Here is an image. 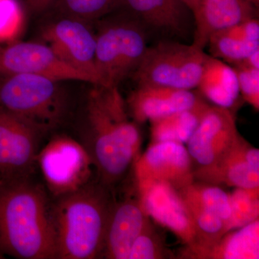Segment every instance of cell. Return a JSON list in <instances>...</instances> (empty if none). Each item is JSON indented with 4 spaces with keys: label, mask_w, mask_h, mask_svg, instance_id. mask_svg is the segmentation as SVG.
<instances>
[{
    "label": "cell",
    "mask_w": 259,
    "mask_h": 259,
    "mask_svg": "<svg viewBox=\"0 0 259 259\" xmlns=\"http://www.w3.org/2000/svg\"><path fill=\"white\" fill-rule=\"evenodd\" d=\"M44 134L26 121L0 109V181L30 178Z\"/></svg>",
    "instance_id": "obj_8"
},
{
    "label": "cell",
    "mask_w": 259,
    "mask_h": 259,
    "mask_svg": "<svg viewBox=\"0 0 259 259\" xmlns=\"http://www.w3.org/2000/svg\"><path fill=\"white\" fill-rule=\"evenodd\" d=\"M56 0H23L24 6L32 14H41L49 11Z\"/></svg>",
    "instance_id": "obj_29"
},
{
    "label": "cell",
    "mask_w": 259,
    "mask_h": 259,
    "mask_svg": "<svg viewBox=\"0 0 259 259\" xmlns=\"http://www.w3.org/2000/svg\"><path fill=\"white\" fill-rule=\"evenodd\" d=\"M258 10L259 0H199L192 12L195 23L192 44L204 49L214 32L258 18Z\"/></svg>",
    "instance_id": "obj_16"
},
{
    "label": "cell",
    "mask_w": 259,
    "mask_h": 259,
    "mask_svg": "<svg viewBox=\"0 0 259 259\" xmlns=\"http://www.w3.org/2000/svg\"><path fill=\"white\" fill-rule=\"evenodd\" d=\"M231 216L228 231L238 229L259 218V188H236L230 194Z\"/></svg>",
    "instance_id": "obj_25"
},
{
    "label": "cell",
    "mask_w": 259,
    "mask_h": 259,
    "mask_svg": "<svg viewBox=\"0 0 259 259\" xmlns=\"http://www.w3.org/2000/svg\"><path fill=\"white\" fill-rule=\"evenodd\" d=\"M0 74L37 75L61 81H84L98 85L93 76L65 62L47 44L13 42L0 49Z\"/></svg>",
    "instance_id": "obj_9"
},
{
    "label": "cell",
    "mask_w": 259,
    "mask_h": 259,
    "mask_svg": "<svg viewBox=\"0 0 259 259\" xmlns=\"http://www.w3.org/2000/svg\"><path fill=\"white\" fill-rule=\"evenodd\" d=\"M129 115L117 86L94 85L85 107L81 144L99 180L109 188L125 176L140 155L142 136Z\"/></svg>",
    "instance_id": "obj_1"
},
{
    "label": "cell",
    "mask_w": 259,
    "mask_h": 259,
    "mask_svg": "<svg viewBox=\"0 0 259 259\" xmlns=\"http://www.w3.org/2000/svg\"><path fill=\"white\" fill-rule=\"evenodd\" d=\"M23 7L17 0H0V45L15 41L24 26Z\"/></svg>",
    "instance_id": "obj_27"
},
{
    "label": "cell",
    "mask_w": 259,
    "mask_h": 259,
    "mask_svg": "<svg viewBox=\"0 0 259 259\" xmlns=\"http://www.w3.org/2000/svg\"><path fill=\"white\" fill-rule=\"evenodd\" d=\"M207 46L211 56L233 65L241 62L259 51V41H248L230 36L222 30L209 37Z\"/></svg>",
    "instance_id": "obj_23"
},
{
    "label": "cell",
    "mask_w": 259,
    "mask_h": 259,
    "mask_svg": "<svg viewBox=\"0 0 259 259\" xmlns=\"http://www.w3.org/2000/svg\"><path fill=\"white\" fill-rule=\"evenodd\" d=\"M236 71L243 100L255 111L259 110V69L241 61L232 65Z\"/></svg>",
    "instance_id": "obj_28"
},
{
    "label": "cell",
    "mask_w": 259,
    "mask_h": 259,
    "mask_svg": "<svg viewBox=\"0 0 259 259\" xmlns=\"http://www.w3.org/2000/svg\"><path fill=\"white\" fill-rule=\"evenodd\" d=\"M149 218L138 190L134 197L119 202L114 200L107 221L102 258L128 259L131 247Z\"/></svg>",
    "instance_id": "obj_15"
},
{
    "label": "cell",
    "mask_w": 259,
    "mask_h": 259,
    "mask_svg": "<svg viewBox=\"0 0 259 259\" xmlns=\"http://www.w3.org/2000/svg\"><path fill=\"white\" fill-rule=\"evenodd\" d=\"M120 0H56L50 10L90 22L97 20L118 9Z\"/></svg>",
    "instance_id": "obj_24"
},
{
    "label": "cell",
    "mask_w": 259,
    "mask_h": 259,
    "mask_svg": "<svg viewBox=\"0 0 259 259\" xmlns=\"http://www.w3.org/2000/svg\"><path fill=\"white\" fill-rule=\"evenodd\" d=\"M4 255L3 254V253H0V258H4Z\"/></svg>",
    "instance_id": "obj_31"
},
{
    "label": "cell",
    "mask_w": 259,
    "mask_h": 259,
    "mask_svg": "<svg viewBox=\"0 0 259 259\" xmlns=\"http://www.w3.org/2000/svg\"><path fill=\"white\" fill-rule=\"evenodd\" d=\"M240 136L234 112L210 105L187 143L194 170L217 161Z\"/></svg>",
    "instance_id": "obj_12"
},
{
    "label": "cell",
    "mask_w": 259,
    "mask_h": 259,
    "mask_svg": "<svg viewBox=\"0 0 259 259\" xmlns=\"http://www.w3.org/2000/svg\"><path fill=\"white\" fill-rule=\"evenodd\" d=\"M134 168L137 190L164 183L179 190L194 182L190 153L180 143H151L136 160Z\"/></svg>",
    "instance_id": "obj_10"
},
{
    "label": "cell",
    "mask_w": 259,
    "mask_h": 259,
    "mask_svg": "<svg viewBox=\"0 0 259 259\" xmlns=\"http://www.w3.org/2000/svg\"><path fill=\"white\" fill-rule=\"evenodd\" d=\"M97 32L95 61L104 86H118L135 71L147 46L144 25L125 10Z\"/></svg>",
    "instance_id": "obj_5"
},
{
    "label": "cell",
    "mask_w": 259,
    "mask_h": 259,
    "mask_svg": "<svg viewBox=\"0 0 259 259\" xmlns=\"http://www.w3.org/2000/svg\"><path fill=\"white\" fill-rule=\"evenodd\" d=\"M209 106L202 98L190 108L150 120L151 143L188 142Z\"/></svg>",
    "instance_id": "obj_21"
},
{
    "label": "cell",
    "mask_w": 259,
    "mask_h": 259,
    "mask_svg": "<svg viewBox=\"0 0 259 259\" xmlns=\"http://www.w3.org/2000/svg\"><path fill=\"white\" fill-rule=\"evenodd\" d=\"M37 164L49 190L56 197L89 183L93 166L83 144L67 136L51 139L39 151Z\"/></svg>",
    "instance_id": "obj_7"
},
{
    "label": "cell",
    "mask_w": 259,
    "mask_h": 259,
    "mask_svg": "<svg viewBox=\"0 0 259 259\" xmlns=\"http://www.w3.org/2000/svg\"><path fill=\"white\" fill-rule=\"evenodd\" d=\"M59 15V18L42 32L44 40L65 62L93 76L98 85L104 86L95 61L96 37L86 25L88 22Z\"/></svg>",
    "instance_id": "obj_11"
},
{
    "label": "cell",
    "mask_w": 259,
    "mask_h": 259,
    "mask_svg": "<svg viewBox=\"0 0 259 259\" xmlns=\"http://www.w3.org/2000/svg\"><path fill=\"white\" fill-rule=\"evenodd\" d=\"M207 56L193 44L160 42L147 48L132 76L138 84L192 90L198 85Z\"/></svg>",
    "instance_id": "obj_6"
},
{
    "label": "cell",
    "mask_w": 259,
    "mask_h": 259,
    "mask_svg": "<svg viewBox=\"0 0 259 259\" xmlns=\"http://www.w3.org/2000/svg\"><path fill=\"white\" fill-rule=\"evenodd\" d=\"M113 201L110 188L100 182L58 197L51 206L55 258H102Z\"/></svg>",
    "instance_id": "obj_3"
},
{
    "label": "cell",
    "mask_w": 259,
    "mask_h": 259,
    "mask_svg": "<svg viewBox=\"0 0 259 259\" xmlns=\"http://www.w3.org/2000/svg\"><path fill=\"white\" fill-rule=\"evenodd\" d=\"M197 88L214 105L233 111L239 105V84L234 69L221 59L207 56Z\"/></svg>",
    "instance_id": "obj_20"
},
{
    "label": "cell",
    "mask_w": 259,
    "mask_h": 259,
    "mask_svg": "<svg viewBox=\"0 0 259 259\" xmlns=\"http://www.w3.org/2000/svg\"><path fill=\"white\" fill-rule=\"evenodd\" d=\"M137 190L148 217L169 230L184 245L193 243L196 237L193 222L176 189L156 183Z\"/></svg>",
    "instance_id": "obj_14"
},
{
    "label": "cell",
    "mask_w": 259,
    "mask_h": 259,
    "mask_svg": "<svg viewBox=\"0 0 259 259\" xmlns=\"http://www.w3.org/2000/svg\"><path fill=\"white\" fill-rule=\"evenodd\" d=\"M182 1L190 8L192 13L194 10L195 9L196 7H197V4H198L199 0H182Z\"/></svg>",
    "instance_id": "obj_30"
},
{
    "label": "cell",
    "mask_w": 259,
    "mask_h": 259,
    "mask_svg": "<svg viewBox=\"0 0 259 259\" xmlns=\"http://www.w3.org/2000/svg\"><path fill=\"white\" fill-rule=\"evenodd\" d=\"M194 181L236 188H259V151L240 136L227 152L209 166L194 170Z\"/></svg>",
    "instance_id": "obj_13"
},
{
    "label": "cell",
    "mask_w": 259,
    "mask_h": 259,
    "mask_svg": "<svg viewBox=\"0 0 259 259\" xmlns=\"http://www.w3.org/2000/svg\"><path fill=\"white\" fill-rule=\"evenodd\" d=\"M2 49V47H1V45H0V49Z\"/></svg>",
    "instance_id": "obj_32"
},
{
    "label": "cell",
    "mask_w": 259,
    "mask_h": 259,
    "mask_svg": "<svg viewBox=\"0 0 259 259\" xmlns=\"http://www.w3.org/2000/svg\"><path fill=\"white\" fill-rule=\"evenodd\" d=\"M175 258L167 248L163 235L148 220L134 241L128 259H163Z\"/></svg>",
    "instance_id": "obj_26"
},
{
    "label": "cell",
    "mask_w": 259,
    "mask_h": 259,
    "mask_svg": "<svg viewBox=\"0 0 259 259\" xmlns=\"http://www.w3.org/2000/svg\"><path fill=\"white\" fill-rule=\"evenodd\" d=\"M0 253L20 259H55L51 205L30 178L0 181Z\"/></svg>",
    "instance_id": "obj_2"
},
{
    "label": "cell",
    "mask_w": 259,
    "mask_h": 259,
    "mask_svg": "<svg viewBox=\"0 0 259 259\" xmlns=\"http://www.w3.org/2000/svg\"><path fill=\"white\" fill-rule=\"evenodd\" d=\"M66 99L59 81L29 74H0V109L33 125L42 134L64 118Z\"/></svg>",
    "instance_id": "obj_4"
},
{
    "label": "cell",
    "mask_w": 259,
    "mask_h": 259,
    "mask_svg": "<svg viewBox=\"0 0 259 259\" xmlns=\"http://www.w3.org/2000/svg\"><path fill=\"white\" fill-rule=\"evenodd\" d=\"M177 191L183 200L194 202L215 213L226 221L227 226L231 212L230 194L220 186L194 181Z\"/></svg>",
    "instance_id": "obj_22"
},
{
    "label": "cell",
    "mask_w": 259,
    "mask_h": 259,
    "mask_svg": "<svg viewBox=\"0 0 259 259\" xmlns=\"http://www.w3.org/2000/svg\"><path fill=\"white\" fill-rule=\"evenodd\" d=\"M119 8L146 26L180 37L186 33L192 13L182 0H120Z\"/></svg>",
    "instance_id": "obj_19"
},
{
    "label": "cell",
    "mask_w": 259,
    "mask_h": 259,
    "mask_svg": "<svg viewBox=\"0 0 259 259\" xmlns=\"http://www.w3.org/2000/svg\"><path fill=\"white\" fill-rule=\"evenodd\" d=\"M202 97L191 90H179L155 84H138L126 101L129 115L135 122L164 117L180 110L190 108Z\"/></svg>",
    "instance_id": "obj_17"
},
{
    "label": "cell",
    "mask_w": 259,
    "mask_h": 259,
    "mask_svg": "<svg viewBox=\"0 0 259 259\" xmlns=\"http://www.w3.org/2000/svg\"><path fill=\"white\" fill-rule=\"evenodd\" d=\"M179 258L258 259L259 218L228 231L221 238L202 246H189L180 250Z\"/></svg>",
    "instance_id": "obj_18"
}]
</instances>
